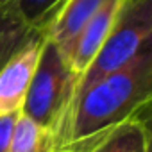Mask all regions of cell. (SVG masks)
<instances>
[{
	"label": "cell",
	"mask_w": 152,
	"mask_h": 152,
	"mask_svg": "<svg viewBox=\"0 0 152 152\" xmlns=\"http://www.w3.org/2000/svg\"><path fill=\"white\" fill-rule=\"evenodd\" d=\"M152 100V38L124 66L73 102L57 152H86L115 125Z\"/></svg>",
	"instance_id": "6da1fadb"
},
{
	"label": "cell",
	"mask_w": 152,
	"mask_h": 152,
	"mask_svg": "<svg viewBox=\"0 0 152 152\" xmlns=\"http://www.w3.org/2000/svg\"><path fill=\"white\" fill-rule=\"evenodd\" d=\"M79 77L61 48L45 36L41 56L31 81L22 113L56 132L57 141L68 122Z\"/></svg>",
	"instance_id": "7a4b0ae2"
},
{
	"label": "cell",
	"mask_w": 152,
	"mask_h": 152,
	"mask_svg": "<svg viewBox=\"0 0 152 152\" xmlns=\"http://www.w3.org/2000/svg\"><path fill=\"white\" fill-rule=\"evenodd\" d=\"M150 38L152 0H122L107 39L77 83L73 102L93 84L116 72L131 57H134Z\"/></svg>",
	"instance_id": "3957f363"
},
{
	"label": "cell",
	"mask_w": 152,
	"mask_h": 152,
	"mask_svg": "<svg viewBox=\"0 0 152 152\" xmlns=\"http://www.w3.org/2000/svg\"><path fill=\"white\" fill-rule=\"evenodd\" d=\"M45 34L20 48L0 68V116L20 113L41 56Z\"/></svg>",
	"instance_id": "277c9868"
},
{
	"label": "cell",
	"mask_w": 152,
	"mask_h": 152,
	"mask_svg": "<svg viewBox=\"0 0 152 152\" xmlns=\"http://www.w3.org/2000/svg\"><path fill=\"white\" fill-rule=\"evenodd\" d=\"M120 4L122 0H106L104 6L88 20V23L83 27V31L77 34V38L73 39V43L66 50L64 57L68 59L72 72L79 79L83 77V73L91 64L97 52L107 39L111 27L115 23L116 13L120 9Z\"/></svg>",
	"instance_id": "5b68a950"
},
{
	"label": "cell",
	"mask_w": 152,
	"mask_h": 152,
	"mask_svg": "<svg viewBox=\"0 0 152 152\" xmlns=\"http://www.w3.org/2000/svg\"><path fill=\"white\" fill-rule=\"evenodd\" d=\"M106 0H64L45 29V36L52 39L63 54L88 23V20L104 6Z\"/></svg>",
	"instance_id": "8992f818"
},
{
	"label": "cell",
	"mask_w": 152,
	"mask_h": 152,
	"mask_svg": "<svg viewBox=\"0 0 152 152\" xmlns=\"http://www.w3.org/2000/svg\"><path fill=\"white\" fill-rule=\"evenodd\" d=\"M39 34L45 31L32 27L23 18L16 0H0V68Z\"/></svg>",
	"instance_id": "52a82bcc"
},
{
	"label": "cell",
	"mask_w": 152,
	"mask_h": 152,
	"mask_svg": "<svg viewBox=\"0 0 152 152\" xmlns=\"http://www.w3.org/2000/svg\"><path fill=\"white\" fill-rule=\"evenodd\" d=\"M7 152H57V136L54 131L20 111Z\"/></svg>",
	"instance_id": "ba28073f"
},
{
	"label": "cell",
	"mask_w": 152,
	"mask_h": 152,
	"mask_svg": "<svg viewBox=\"0 0 152 152\" xmlns=\"http://www.w3.org/2000/svg\"><path fill=\"white\" fill-rule=\"evenodd\" d=\"M86 152H145V136L138 120L129 118L107 131Z\"/></svg>",
	"instance_id": "9c48e42d"
},
{
	"label": "cell",
	"mask_w": 152,
	"mask_h": 152,
	"mask_svg": "<svg viewBox=\"0 0 152 152\" xmlns=\"http://www.w3.org/2000/svg\"><path fill=\"white\" fill-rule=\"evenodd\" d=\"M63 2L64 0H16V6L32 27L45 31Z\"/></svg>",
	"instance_id": "30bf717a"
},
{
	"label": "cell",
	"mask_w": 152,
	"mask_h": 152,
	"mask_svg": "<svg viewBox=\"0 0 152 152\" xmlns=\"http://www.w3.org/2000/svg\"><path fill=\"white\" fill-rule=\"evenodd\" d=\"M132 118L138 120V124H140L141 129H143V136H145V152H152V100L147 102L143 107H140Z\"/></svg>",
	"instance_id": "8fae6325"
},
{
	"label": "cell",
	"mask_w": 152,
	"mask_h": 152,
	"mask_svg": "<svg viewBox=\"0 0 152 152\" xmlns=\"http://www.w3.org/2000/svg\"><path fill=\"white\" fill-rule=\"evenodd\" d=\"M18 115H20V113H13V115L0 116V152H7V148H9L13 127H15V122H16V116H18Z\"/></svg>",
	"instance_id": "7c38bea8"
}]
</instances>
